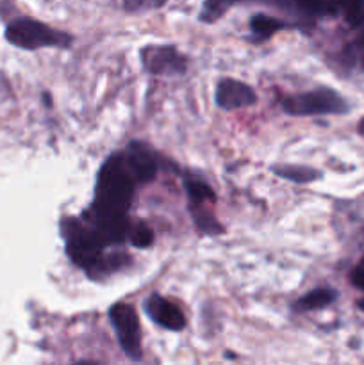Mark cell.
<instances>
[{
    "instance_id": "obj_1",
    "label": "cell",
    "mask_w": 364,
    "mask_h": 365,
    "mask_svg": "<svg viewBox=\"0 0 364 365\" xmlns=\"http://www.w3.org/2000/svg\"><path fill=\"white\" fill-rule=\"evenodd\" d=\"M61 235L66 241V253L71 262L77 264L91 278L107 277V274L120 269L127 260L125 255H103V248L109 245L84 220L63 217L61 220Z\"/></svg>"
},
{
    "instance_id": "obj_9",
    "label": "cell",
    "mask_w": 364,
    "mask_h": 365,
    "mask_svg": "<svg viewBox=\"0 0 364 365\" xmlns=\"http://www.w3.org/2000/svg\"><path fill=\"white\" fill-rule=\"evenodd\" d=\"M125 163H127L128 170L132 171L138 184H148L156 178L159 164H157L156 155L146 148L141 143H132L123 153Z\"/></svg>"
},
{
    "instance_id": "obj_20",
    "label": "cell",
    "mask_w": 364,
    "mask_h": 365,
    "mask_svg": "<svg viewBox=\"0 0 364 365\" xmlns=\"http://www.w3.org/2000/svg\"><path fill=\"white\" fill-rule=\"evenodd\" d=\"M350 282H352L353 287L364 291V257L360 259V262L357 264L355 269L352 271V274H350Z\"/></svg>"
},
{
    "instance_id": "obj_8",
    "label": "cell",
    "mask_w": 364,
    "mask_h": 365,
    "mask_svg": "<svg viewBox=\"0 0 364 365\" xmlns=\"http://www.w3.org/2000/svg\"><path fill=\"white\" fill-rule=\"evenodd\" d=\"M214 100L221 109L236 110L253 106L257 102V96L256 91L245 82L236 81V78H221L216 86Z\"/></svg>"
},
{
    "instance_id": "obj_11",
    "label": "cell",
    "mask_w": 364,
    "mask_h": 365,
    "mask_svg": "<svg viewBox=\"0 0 364 365\" xmlns=\"http://www.w3.org/2000/svg\"><path fill=\"white\" fill-rule=\"evenodd\" d=\"M335 298H338V292H335L334 289H314V291L307 292L305 296L296 299L295 310H298V312H310V310L325 309V307H328L330 303H334Z\"/></svg>"
},
{
    "instance_id": "obj_7",
    "label": "cell",
    "mask_w": 364,
    "mask_h": 365,
    "mask_svg": "<svg viewBox=\"0 0 364 365\" xmlns=\"http://www.w3.org/2000/svg\"><path fill=\"white\" fill-rule=\"evenodd\" d=\"M145 309L146 316L157 324V327L164 328V330L170 331H181L186 328V317L182 314V310L178 309L175 303H171L170 299L163 298L159 294H150L145 299Z\"/></svg>"
},
{
    "instance_id": "obj_17",
    "label": "cell",
    "mask_w": 364,
    "mask_h": 365,
    "mask_svg": "<svg viewBox=\"0 0 364 365\" xmlns=\"http://www.w3.org/2000/svg\"><path fill=\"white\" fill-rule=\"evenodd\" d=\"M339 11L352 27L364 24V0H338Z\"/></svg>"
},
{
    "instance_id": "obj_21",
    "label": "cell",
    "mask_w": 364,
    "mask_h": 365,
    "mask_svg": "<svg viewBox=\"0 0 364 365\" xmlns=\"http://www.w3.org/2000/svg\"><path fill=\"white\" fill-rule=\"evenodd\" d=\"M357 130H359V134L364 138V118L359 121V125H357Z\"/></svg>"
},
{
    "instance_id": "obj_19",
    "label": "cell",
    "mask_w": 364,
    "mask_h": 365,
    "mask_svg": "<svg viewBox=\"0 0 364 365\" xmlns=\"http://www.w3.org/2000/svg\"><path fill=\"white\" fill-rule=\"evenodd\" d=\"M345 57L350 64H360V66H364V31L360 32V36L355 41L346 46Z\"/></svg>"
},
{
    "instance_id": "obj_14",
    "label": "cell",
    "mask_w": 364,
    "mask_h": 365,
    "mask_svg": "<svg viewBox=\"0 0 364 365\" xmlns=\"http://www.w3.org/2000/svg\"><path fill=\"white\" fill-rule=\"evenodd\" d=\"M285 21L278 20V18L268 16V14H253L252 20H250V29H252L253 36L257 38V41H263V39L271 38L277 31L285 29Z\"/></svg>"
},
{
    "instance_id": "obj_4",
    "label": "cell",
    "mask_w": 364,
    "mask_h": 365,
    "mask_svg": "<svg viewBox=\"0 0 364 365\" xmlns=\"http://www.w3.org/2000/svg\"><path fill=\"white\" fill-rule=\"evenodd\" d=\"M282 110L291 116H320V114H345L350 110L348 102L330 88H318L313 91L284 96Z\"/></svg>"
},
{
    "instance_id": "obj_3",
    "label": "cell",
    "mask_w": 364,
    "mask_h": 365,
    "mask_svg": "<svg viewBox=\"0 0 364 365\" xmlns=\"http://www.w3.org/2000/svg\"><path fill=\"white\" fill-rule=\"evenodd\" d=\"M6 39L11 45L24 50H38V48H68L74 41L70 34L57 29L49 27L46 24L32 18H20L7 25Z\"/></svg>"
},
{
    "instance_id": "obj_6",
    "label": "cell",
    "mask_w": 364,
    "mask_h": 365,
    "mask_svg": "<svg viewBox=\"0 0 364 365\" xmlns=\"http://www.w3.org/2000/svg\"><path fill=\"white\" fill-rule=\"evenodd\" d=\"M141 63L148 73L177 77L188 70V59L171 45H148L141 48Z\"/></svg>"
},
{
    "instance_id": "obj_16",
    "label": "cell",
    "mask_w": 364,
    "mask_h": 365,
    "mask_svg": "<svg viewBox=\"0 0 364 365\" xmlns=\"http://www.w3.org/2000/svg\"><path fill=\"white\" fill-rule=\"evenodd\" d=\"M273 173L289 182H298V184H307L320 178V171L307 166H275Z\"/></svg>"
},
{
    "instance_id": "obj_13",
    "label": "cell",
    "mask_w": 364,
    "mask_h": 365,
    "mask_svg": "<svg viewBox=\"0 0 364 365\" xmlns=\"http://www.w3.org/2000/svg\"><path fill=\"white\" fill-rule=\"evenodd\" d=\"M288 2L309 16H332L339 13L338 0H288Z\"/></svg>"
},
{
    "instance_id": "obj_22",
    "label": "cell",
    "mask_w": 364,
    "mask_h": 365,
    "mask_svg": "<svg viewBox=\"0 0 364 365\" xmlns=\"http://www.w3.org/2000/svg\"><path fill=\"white\" fill-rule=\"evenodd\" d=\"M357 305H359V309H360V310H363V312H364V298H363V299H360V302H359V303H357Z\"/></svg>"
},
{
    "instance_id": "obj_2",
    "label": "cell",
    "mask_w": 364,
    "mask_h": 365,
    "mask_svg": "<svg viewBox=\"0 0 364 365\" xmlns=\"http://www.w3.org/2000/svg\"><path fill=\"white\" fill-rule=\"evenodd\" d=\"M138 180L125 163L123 153H114L96 175L95 202L93 205L116 212H128Z\"/></svg>"
},
{
    "instance_id": "obj_5",
    "label": "cell",
    "mask_w": 364,
    "mask_h": 365,
    "mask_svg": "<svg viewBox=\"0 0 364 365\" xmlns=\"http://www.w3.org/2000/svg\"><path fill=\"white\" fill-rule=\"evenodd\" d=\"M109 319L121 351L132 360H141V328L136 310L127 303H116L109 309Z\"/></svg>"
},
{
    "instance_id": "obj_18",
    "label": "cell",
    "mask_w": 364,
    "mask_h": 365,
    "mask_svg": "<svg viewBox=\"0 0 364 365\" xmlns=\"http://www.w3.org/2000/svg\"><path fill=\"white\" fill-rule=\"evenodd\" d=\"M128 242H131L134 248H148L153 242V234L145 223H136L131 225V230H128Z\"/></svg>"
},
{
    "instance_id": "obj_12",
    "label": "cell",
    "mask_w": 364,
    "mask_h": 365,
    "mask_svg": "<svg viewBox=\"0 0 364 365\" xmlns=\"http://www.w3.org/2000/svg\"><path fill=\"white\" fill-rule=\"evenodd\" d=\"M239 2H263V4H280V0H206L202 6V13H200V20L207 21H216L218 18L223 16L227 13L228 7L234 6Z\"/></svg>"
},
{
    "instance_id": "obj_10",
    "label": "cell",
    "mask_w": 364,
    "mask_h": 365,
    "mask_svg": "<svg viewBox=\"0 0 364 365\" xmlns=\"http://www.w3.org/2000/svg\"><path fill=\"white\" fill-rule=\"evenodd\" d=\"M211 203H189V212H191L193 221L196 228L206 235L223 234V227L216 220L213 210L209 209Z\"/></svg>"
},
{
    "instance_id": "obj_15",
    "label": "cell",
    "mask_w": 364,
    "mask_h": 365,
    "mask_svg": "<svg viewBox=\"0 0 364 365\" xmlns=\"http://www.w3.org/2000/svg\"><path fill=\"white\" fill-rule=\"evenodd\" d=\"M184 189L186 195H188L189 203H214L216 202V196L214 191L211 189V185H207L206 182L200 180V178L188 177L184 178Z\"/></svg>"
}]
</instances>
